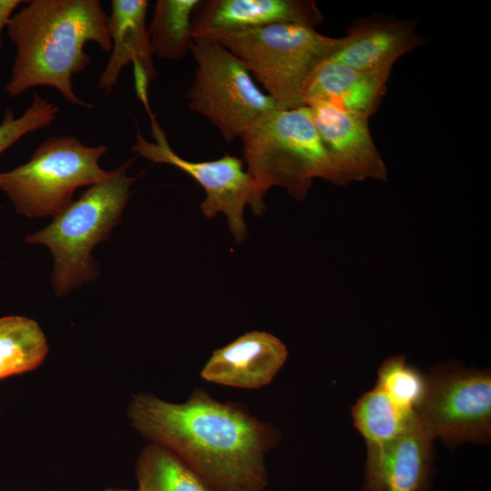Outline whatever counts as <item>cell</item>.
I'll return each mask as SVG.
<instances>
[{
    "instance_id": "cell-10",
    "label": "cell",
    "mask_w": 491,
    "mask_h": 491,
    "mask_svg": "<svg viewBox=\"0 0 491 491\" xmlns=\"http://www.w3.org/2000/svg\"><path fill=\"white\" fill-rule=\"evenodd\" d=\"M306 106L344 185L366 178L386 181L387 169L372 139L368 117L325 102Z\"/></svg>"
},
{
    "instance_id": "cell-6",
    "label": "cell",
    "mask_w": 491,
    "mask_h": 491,
    "mask_svg": "<svg viewBox=\"0 0 491 491\" xmlns=\"http://www.w3.org/2000/svg\"><path fill=\"white\" fill-rule=\"evenodd\" d=\"M106 151L105 145L87 146L74 135L51 136L27 162L0 172V190L22 215L55 216L73 202L77 188L111 175L99 165Z\"/></svg>"
},
{
    "instance_id": "cell-20",
    "label": "cell",
    "mask_w": 491,
    "mask_h": 491,
    "mask_svg": "<svg viewBox=\"0 0 491 491\" xmlns=\"http://www.w3.org/2000/svg\"><path fill=\"white\" fill-rule=\"evenodd\" d=\"M200 0H158L147 26L153 55L178 60L189 51L192 15Z\"/></svg>"
},
{
    "instance_id": "cell-4",
    "label": "cell",
    "mask_w": 491,
    "mask_h": 491,
    "mask_svg": "<svg viewBox=\"0 0 491 491\" xmlns=\"http://www.w3.org/2000/svg\"><path fill=\"white\" fill-rule=\"evenodd\" d=\"M240 138L247 173L266 192L281 186L302 201L315 178L344 185L306 105L278 108Z\"/></svg>"
},
{
    "instance_id": "cell-15",
    "label": "cell",
    "mask_w": 491,
    "mask_h": 491,
    "mask_svg": "<svg viewBox=\"0 0 491 491\" xmlns=\"http://www.w3.org/2000/svg\"><path fill=\"white\" fill-rule=\"evenodd\" d=\"M148 1L113 0L107 16L112 41V55L98 83L99 89L108 93L116 85L124 66L129 63L140 65L150 82L158 74L153 63L148 28L145 24Z\"/></svg>"
},
{
    "instance_id": "cell-17",
    "label": "cell",
    "mask_w": 491,
    "mask_h": 491,
    "mask_svg": "<svg viewBox=\"0 0 491 491\" xmlns=\"http://www.w3.org/2000/svg\"><path fill=\"white\" fill-rule=\"evenodd\" d=\"M135 475V491H215L175 453L153 443L139 453Z\"/></svg>"
},
{
    "instance_id": "cell-13",
    "label": "cell",
    "mask_w": 491,
    "mask_h": 491,
    "mask_svg": "<svg viewBox=\"0 0 491 491\" xmlns=\"http://www.w3.org/2000/svg\"><path fill=\"white\" fill-rule=\"evenodd\" d=\"M285 344L265 331L245 333L213 352L201 371L211 383L256 389L269 384L287 358Z\"/></svg>"
},
{
    "instance_id": "cell-9",
    "label": "cell",
    "mask_w": 491,
    "mask_h": 491,
    "mask_svg": "<svg viewBox=\"0 0 491 491\" xmlns=\"http://www.w3.org/2000/svg\"><path fill=\"white\" fill-rule=\"evenodd\" d=\"M150 119L155 142L137 134L132 150L154 163L174 165L193 177L206 195L201 204L204 215L212 218L224 213L235 241L243 242L247 236L244 220L246 205H249L256 215H261L266 210V191L244 170L242 159L236 156L225 155L215 160L194 162L178 155L171 148L158 122L154 116Z\"/></svg>"
},
{
    "instance_id": "cell-19",
    "label": "cell",
    "mask_w": 491,
    "mask_h": 491,
    "mask_svg": "<svg viewBox=\"0 0 491 491\" xmlns=\"http://www.w3.org/2000/svg\"><path fill=\"white\" fill-rule=\"evenodd\" d=\"M350 415L366 446L383 445L397 438L418 420L416 413L401 409L376 386L356 401Z\"/></svg>"
},
{
    "instance_id": "cell-8",
    "label": "cell",
    "mask_w": 491,
    "mask_h": 491,
    "mask_svg": "<svg viewBox=\"0 0 491 491\" xmlns=\"http://www.w3.org/2000/svg\"><path fill=\"white\" fill-rule=\"evenodd\" d=\"M416 409L422 427L450 446L488 443L491 437V372L456 363L432 368Z\"/></svg>"
},
{
    "instance_id": "cell-14",
    "label": "cell",
    "mask_w": 491,
    "mask_h": 491,
    "mask_svg": "<svg viewBox=\"0 0 491 491\" xmlns=\"http://www.w3.org/2000/svg\"><path fill=\"white\" fill-rule=\"evenodd\" d=\"M416 29L415 19L376 15L356 20L330 58L359 71L390 72L400 56L423 44Z\"/></svg>"
},
{
    "instance_id": "cell-2",
    "label": "cell",
    "mask_w": 491,
    "mask_h": 491,
    "mask_svg": "<svg viewBox=\"0 0 491 491\" xmlns=\"http://www.w3.org/2000/svg\"><path fill=\"white\" fill-rule=\"evenodd\" d=\"M16 53L5 85L15 97L38 85L55 88L74 105L91 107L74 91L72 76L82 72L91 59L85 51L95 42L112 50L107 15L98 0H32L6 25Z\"/></svg>"
},
{
    "instance_id": "cell-23",
    "label": "cell",
    "mask_w": 491,
    "mask_h": 491,
    "mask_svg": "<svg viewBox=\"0 0 491 491\" xmlns=\"http://www.w3.org/2000/svg\"><path fill=\"white\" fill-rule=\"evenodd\" d=\"M23 1L20 0H0V46H1V35L4 28L13 15L14 11Z\"/></svg>"
},
{
    "instance_id": "cell-12",
    "label": "cell",
    "mask_w": 491,
    "mask_h": 491,
    "mask_svg": "<svg viewBox=\"0 0 491 491\" xmlns=\"http://www.w3.org/2000/svg\"><path fill=\"white\" fill-rule=\"evenodd\" d=\"M434 441L417 420L397 438L367 446L362 491H430Z\"/></svg>"
},
{
    "instance_id": "cell-21",
    "label": "cell",
    "mask_w": 491,
    "mask_h": 491,
    "mask_svg": "<svg viewBox=\"0 0 491 491\" xmlns=\"http://www.w3.org/2000/svg\"><path fill=\"white\" fill-rule=\"evenodd\" d=\"M426 377L409 365L404 356L386 358L377 370L375 386L401 409L416 413L424 396Z\"/></svg>"
},
{
    "instance_id": "cell-18",
    "label": "cell",
    "mask_w": 491,
    "mask_h": 491,
    "mask_svg": "<svg viewBox=\"0 0 491 491\" xmlns=\"http://www.w3.org/2000/svg\"><path fill=\"white\" fill-rule=\"evenodd\" d=\"M38 323L22 316L0 317V380L35 370L48 354Z\"/></svg>"
},
{
    "instance_id": "cell-22",
    "label": "cell",
    "mask_w": 491,
    "mask_h": 491,
    "mask_svg": "<svg viewBox=\"0 0 491 491\" xmlns=\"http://www.w3.org/2000/svg\"><path fill=\"white\" fill-rule=\"evenodd\" d=\"M58 106L34 93L32 101L18 117L6 109L0 122V155L25 135L49 126L56 118Z\"/></svg>"
},
{
    "instance_id": "cell-11",
    "label": "cell",
    "mask_w": 491,
    "mask_h": 491,
    "mask_svg": "<svg viewBox=\"0 0 491 491\" xmlns=\"http://www.w3.org/2000/svg\"><path fill=\"white\" fill-rule=\"evenodd\" d=\"M323 15L313 0H205L192 15V37L219 35L276 24L315 28Z\"/></svg>"
},
{
    "instance_id": "cell-5",
    "label": "cell",
    "mask_w": 491,
    "mask_h": 491,
    "mask_svg": "<svg viewBox=\"0 0 491 491\" xmlns=\"http://www.w3.org/2000/svg\"><path fill=\"white\" fill-rule=\"evenodd\" d=\"M216 41L239 58L274 100L285 108L306 105L315 73L344 44L315 28L276 24L219 35Z\"/></svg>"
},
{
    "instance_id": "cell-3",
    "label": "cell",
    "mask_w": 491,
    "mask_h": 491,
    "mask_svg": "<svg viewBox=\"0 0 491 491\" xmlns=\"http://www.w3.org/2000/svg\"><path fill=\"white\" fill-rule=\"evenodd\" d=\"M133 161L129 159L106 179L90 185L46 227L25 237L27 244L44 245L52 252V285L56 295H65L98 277L99 267L92 250L108 238L122 217L135 181L126 175Z\"/></svg>"
},
{
    "instance_id": "cell-1",
    "label": "cell",
    "mask_w": 491,
    "mask_h": 491,
    "mask_svg": "<svg viewBox=\"0 0 491 491\" xmlns=\"http://www.w3.org/2000/svg\"><path fill=\"white\" fill-rule=\"evenodd\" d=\"M126 416L142 437L175 453L215 491L266 489L265 457L280 434L238 405L203 389L182 403L140 392L129 401Z\"/></svg>"
},
{
    "instance_id": "cell-7",
    "label": "cell",
    "mask_w": 491,
    "mask_h": 491,
    "mask_svg": "<svg viewBox=\"0 0 491 491\" xmlns=\"http://www.w3.org/2000/svg\"><path fill=\"white\" fill-rule=\"evenodd\" d=\"M189 51L196 67L187 92L188 107L208 119L227 143L283 107L261 91L245 64L216 41L194 37Z\"/></svg>"
},
{
    "instance_id": "cell-16",
    "label": "cell",
    "mask_w": 491,
    "mask_h": 491,
    "mask_svg": "<svg viewBox=\"0 0 491 491\" xmlns=\"http://www.w3.org/2000/svg\"><path fill=\"white\" fill-rule=\"evenodd\" d=\"M389 73L359 71L328 58L310 81L306 105L325 102L369 118L385 94Z\"/></svg>"
},
{
    "instance_id": "cell-24",
    "label": "cell",
    "mask_w": 491,
    "mask_h": 491,
    "mask_svg": "<svg viewBox=\"0 0 491 491\" xmlns=\"http://www.w3.org/2000/svg\"><path fill=\"white\" fill-rule=\"evenodd\" d=\"M102 491H135V490H131V489H126V488H120V487H107V488H105Z\"/></svg>"
}]
</instances>
